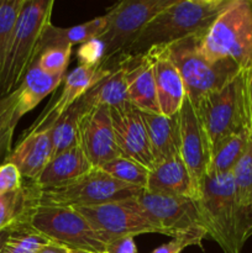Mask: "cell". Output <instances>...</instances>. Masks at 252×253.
Returning <instances> with one entry per match:
<instances>
[{
  "mask_svg": "<svg viewBox=\"0 0 252 253\" xmlns=\"http://www.w3.org/2000/svg\"><path fill=\"white\" fill-rule=\"evenodd\" d=\"M230 0H177L156 15L119 58L203 36ZM118 58V59H119Z\"/></svg>",
  "mask_w": 252,
  "mask_h": 253,
  "instance_id": "1",
  "label": "cell"
},
{
  "mask_svg": "<svg viewBox=\"0 0 252 253\" xmlns=\"http://www.w3.org/2000/svg\"><path fill=\"white\" fill-rule=\"evenodd\" d=\"M199 189L198 205L208 236L224 253H241L246 240L240 222L234 173L207 174Z\"/></svg>",
  "mask_w": 252,
  "mask_h": 253,
  "instance_id": "2",
  "label": "cell"
},
{
  "mask_svg": "<svg viewBox=\"0 0 252 253\" xmlns=\"http://www.w3.org/2000/svg\"><path fill=\"white\" fill-rule=\"evenodd\" d=\"M210 61L231 59L242 71L252 68V0H230L211 26L198 39Z\"/></svg>",
  "mask_w": 252,
  "mask_h": 253,
  "instance_id": "3",
  "label": "cell"
},
{
  "mask_svg": "<svg viewBox=\"0 0 252 253\" xmlns=\"http://www.w3.org/2000/svg\"><path fill=\"white\" fill-rule=\"evenodd\" d=\"M53 6V0L25 1L0 76V98L19 88L25 74L39 57L40 40L51 24Z\"/></svg>",
  "mask_w": 252,
  "mask_h": 253,
  "instance_id": "4",
  "label": "cell"
},
{
  "mask_svg": "<svg viewBox=\"0 0 252 253\" xmlns=\"http://www.w3.org/2000/svg\"><path fill=\"white\" fill-rule=\"evenodd\" d=\"M192 36L169 44L167 51L182 76L185 95L197 104L211 91L224 88L242 72L239 64L231 59L210 61L198 48V39Z\"/></svg>",
  "mask_w": 252,
  "mask_h": 253,
  "instance_id": "5",
  "label": "cell"
},
{
  "mask_svg": "<svg viewBox=\"0 0 252 253\" xmlns=\"http://www.w3.org/2000/svg\"><path fill=\"white\" fill-rule=\"evenodd\" d=\"M177 0H124L105 12L108 25L98 37L104 46L101 66L113 68L126 48L136 40L143 27Z\"/></svg>",
  "mask_w": 252,
  "mask_h": 253,
  "instance_id": "6",
  "label": "cell"
},
{
  "mask_svg": "<svg viewBox=\"0 0 252 253\" xmlns=\"http://www.w3.org/2000/svg\"><path fill=\"white\" fill-rule=\"evenodd\" d=\"M193 105L209 141L210 151L224 138L249 128L244 71L224 88L207 94Z\"/></svg>",
  "mask_w": 252,
  "mask_h": 253,
  "instance_id": "7",
  "label": "cell"
},
{
  "mask_svg": "<svg viewBox=\"0 0 252 253\" xmlns=\"http://www.w3.org/2000/svg\"><path fill=\"white\" fill-rule=\"evenodd\" d=\"M145 189L115 179L100 168H93L72 184L40 192V207L82 208L108 204L138 197Z\"/></svg>",
  "mask_w": 252,
  "mask_h": 253,
  "instance_id": "8",
  "label": "cell"
},
{
  "mask_svg": "<svg viewBox=\"0 0 252 253\" xmlns=\"http://www.w3.org/2000/svg\"><path fill=\"white\" fill-rule=\"evenodd\" d=\"M136 198L157 234L173 239L180 236H193L202 241L207 239L208 232L197 199L157 194L147 190H142Z\"/></svg>",
  "mask_w": 252,
  "mask_h": 253,
  "instance_id": "9",
  "label": "cell"
},
{
  "mask_svg": "<svg viewBox=\"0 0 252 253\" xmlns=\"http://www.w3.org/2000/svg\"><path fill=\"white\" fill-rule=\"evenodd\" d=\"M30 225L52 242L71 250L104 253L105 245L99 240L83 215L73 208L37 207L30 217Z\"/></svg>",
  "mask_w": 252,
  "mask_h": 253,
  "instance_id": "10",
  "label": "cell"
},
{
  "mask_svg": "<svg viewBox=\"0 0 252 253\" xmlns=\"http://www.w3.org/2000/svg\"><path fill=\"white\" fill-rule=\"evenodd\" d=\"M73 209L85 217L96 236L105 246L119 237L157 234V230L141 209L136 197L108 204Z\"/></svg>",
  "mask_w": 252,
  "mask_h": 253,
  "instance_id": "11",
  "label": "cell"
},
{
  "mask_svg": "<svg viewBox=\"0 0 252 253\" xmlns=\"http://www.w3.org/2000/svg\"><path fill=\"white\" fill-rule=\"evenodd\" d=\"M79 146L94 168L124 157L114 135L109 106L96 104L84 114L79 126Z\"/></svg>",
  "mask_w": 252,
  "mask_h": 253,
  "instance_id": "12",
  "label": "cell"
},
{
  "mask_svg": "<svg viewBox=\"0 0 252 253\" xmlns=\"http://www.w3.org/2000/svg\"><path fill=\"white\" fill-rule=\"evenodd\" d=\"M180 158L189 170L193 183L200 193V183L210 163V146L194 105L185 95L179 110Z\"/></svg>",
  "mask_w": 252,
  "mask_h": 253,
  "instance_id": "13",
  "label": "cell"
},
{
  "mask_svg": "<svg viewBox=\"0 0 252 253\" xmlns=\"http://www.w3.org/2000/svg\"><path fill=\"white\" fill-rule=\"evenodd\" d=\"M116 143L124 157L140 163L148 170L155 167L150 140L138 109L131 104L110 108Z\"/></svg>",
  "mask_w": 252,
  "mask_h": 253,
  "instance_id": "14",
  "label": "cell"
},
{
  "mask_svg": "<svg viewBox=\"0 0 252 253\" xmlns=\"http://www.w3.org/2000/svg\"><path fill=\"white\" fill-rule=\"evenodd\" d=\"M113 68L105 66H83L79 64L76 69L68 73L64 78V85L61 91V95L56 103L46 108V110L40 115L39 120L35 121L26 133L37 132V131L48 130L54 121L71 108L78 99H81L86 91L90 90L94 85L103 81L106 76L111 73Z\"/></svg>",
  "mask_w": 252,
  "mask_h": 253,
  "instance_id": "15",
  "label": "cell"
},
{
  "mask_svg": "<svg viewBox=\"0 0 252 253\" xmlns=\"http://www.w3.org/2000/svg\"><path fill=\"white\" fill-rule=\"evenodd\" d=\"M127 83L128 101L140 111L161 114L156 94L155 76H153V57L150 52L137 56L121 57Z\"/></svg>",
  "mask_w": 252,
  "mask_h": 253,
  "instance_id": "16",
  "label": "cell"
},
{
  "mask_svg": "<svg viewBox=\"0 0 252 253\" xmlns=\"http://www.w3.org/2000/svg\"><path fill=\"white\" fill-rule=\"evenodd\" d=\"M148 52L153 57V76L161 114L167 116L178 114L185 99L182 76L170 58L167 47L152 48Z\"/></svg>",
  "mask_w": 252,
  "mask_h": 253,
  "instance_id": "17",
  "label": "cell"
},
{
  "mask_svg": "<svg viewBox=\"0 0 252 253\" xmlns=\"http://www.w3.org/2000/svg\"><path fill=\"white\" fill-rule=\"evenodd\" d=\"M93 168L81 146L77 145L53 156L34 183L40 192L58 189L72 184Z\"/></svg>",
  "mask_w": 252,
  "mask_h": 253,
  "instance_id": "18",
  "label": "cell"
},
{
  "mask_svg": "<svg viewBox=\"0 0 252 253\" xmlns=\"http://www.w3.org/2000/svg\"><path fill=\"white\" fill-rule=\"evenodd\" d=\"M53 153L49 130L22 135L6 162L12 163L25 180L35 182L49 162Z\"/></svg>",
  "mask_w": 252,
  "mask_h": 253,
  "instance_id": "19",
  "label": "cell"
},
{
  "mask_svg": "<svg viewBox=\"0 0 252 253\" xmlns=\"http://www.w3.org/2000/svg\"><path fill=\"white\" fill-rule=\"evenodd\" d=\"M150 193L199 199L200 193L193 183L189 170L179 156L156 165L150 170L146 189Z\"/></svg>",
  "mask_w": 252,
  "mask_h": 253,
  "instance_id": "20",
  "label": "cell"
},
{
  "mask_svg": "<svg viewBox=\"0 0 252 253\" xmlns=\"http://www.w3.org/2000/svg\"><path fill=\"white\" fill-rule=\"evenodd\" d=\"M150 140L155 166L180 155L179 114H162L140 111Z\"/></svg>",
  "mask_w": 252,
  "mask_h": 253,
  "instance_id": "21",
  "label": "cell"
},
{
  "mask_svg": "<svg viewBox=\"0 0 252 253\" xmlns=\"http://www.w3.org/2000/svg\"><path fill=\"white\" fill-rule=\"evenodd\" d=\"M94 105H96V103L91 88L54 121L53 125L48 128L53 148L52 157L79 145V126L82 118Z\"/></svg>",
  "mask_w": 252,
  "mask_h": 253,
  "instance_id": "22",
  "label": "cell"
},
{
  "mask_svg": "<svg viewBox=\"0 0 252 253\" xmlns=\"http://www.w3.org/2000/svg\"><path fill=\"white\" fill-rule=\"evenodd\" d=\"M64 78L66 74L54 76L46 73L35 61L17 88V101L15 109L16 120L20 121L25 114L34 110L49 93L57 89Z\"/></svg>",
  "mask_w": 252,
  "mask_h": 253,
  "instance_id": "23",
  "label": "cell"
},
{
  "mask_svg": "<svg viewBox=\"0 0 252 253\" xmlns=\"http://www.w3.org/2000/svg\"><path fill=\"white\" fill-rule=\"evenodd\" d=\"M108 25L106 15L71 27H56L51 24L44 29L39 44V54L49 47H73L98 39Z\"/></svg>",
  "mask_w": 252,
  "mask_h": 253,
  "instance_id": "24",
  "label": "cell"
},
{
  "mask_svg": "<svg viewBox=\"0 0 252 253\" xmlns=\"http://www.w3.org/2000/svg\"><path fill=\"white\" fill-rule=\"evenodd\" d=\"M252 137L249 128L220 141L210 151V163L207 174H225L234 172L249 148Z\"/></svg>",
  "mask_w": 252,
  "mask_h": 253,
  "instance_id": "25",
  "label": "cell"
},
{
  "mask_svg": "<svg viewBox=\"0 0 252 253\" xmlns=\"http://www.w3.org/2000/svg\"><path fill=\"white\" fill-rule=\"evenodd\" d=\"M232 173L241 230L247 241L252 236V140Z\"/></svg>",
  "mask_w": 252,
  "mask_h": 253,
  "instance_id": "26",
  "label": "cell"
},
{
  "mask_svg": "<svg viewBox=\"0 0 252 253\" xmlns=\"http://www.w3.org/2000/svg\"><path fill=\"white\" fill-rule=\"evenodd\" d=\"M95 103L109 108H120L130 104L127 94L125 69L121 62H116L111 73L93 86Z\"/></svg>",
  "mask_w": 252,
  "mask_h": 253,
  "instance_id": "27",
  "label": "cell"
},
{
  "mask_svg": "<svg viewBox=\"0 0 252 253\" xmlns=\"http://www.w3.org/2000/svg\"><path fill=\"white\" fill-rule=\"evenodd\" d=\"M25 1L26 0H0V76Z\"/></svg>",
  "mask_w": 252,
  "mask_h": 253,
  "instance_id": "28",
  "label": "cell"
},
{
  "mask_svg": "<svg viewBox=\"0 0 252 253\" xmlns=\"http://www.w3.org/2000/svg\"><path fill=\"white\" fill-rule=\"evenodd\" d=\"M51 240L29 224L10 230L2 253H36Z\"/></svg>",
  "mask_w": 252,
  "mask_h": 253,
  "instance_id": "29",
  "label": "cell"
},
{
  "mask_svg": "<svg viewBox=\"0 0 252 253\" xmlns=\"http://www.w3.org/2000/svg\"><path fill=\"white\" fill-rule=\"evenodd\" d=\"M17 89L9 95L0 98V166L6 162L12 151V137L19 121L15 118Z\"/></svg>",
  "mask_w": 252,
  "mask_h": 253,
  "instance_id": "30",
  "label": "cell"
},
{
  "mask_svg": "<svg viewBox=\"0 0 252 253\" xmlns=\"http://www.w3.org/2000/svg\"><path fill=\"white\" fill-rule=\"evenodd\" d=\"M100 169L126 184L135 185L141 189H146L147 187L150 170L140 163L126 157L115 158L105 163L103 167H100Z\"/></svg>",
  "mask_w": 252,
  "mask_h": 253,
  "instance_id": "31",
  "label": "cell"
},
{
  "mask_svg": "<svg viewBox=\"0 0 252 253\" xmlns=\"http://www.w3.org/2000/svg\"><path fill=\"white\" fill-rule=\"evenodd\" d=\"M73 47H49L42 51L36 62L40 68L48 74H66Z\"/></svg>",
  "mask_w": 252,
  "mask_h": 253,
  "instance_id": "32",
  "label": "cell"
},
{
  "mask_svg": "<svg viewBox=\"0 0 252 253\" xmlns=\"http://www.w3.org/2000/svg\"><path fill=\"white\" fill-rule=\"evenodd\" d=\"M24 184V178L12 163L5 162L0 166V195L15 192Z\"/></svg>",
  "mask_w": 252,
  "mask_h": 253,
  "instance_id": "33",
  "label": "cell"
},
{
  "mask_svg": "<svg viewBox=\"0 0 252 253\" xmlns=\"http://www.w3.org/2000/svg\"><path fill=\"white\" fill-rule=\"evenodd\" d=\"M104 46L98 39L90 40L81 46L78 51L79 64L83 66H101Z\"/></svg>",
  "mask_w": 252,
  "mask_h": 253,
  "instance_id": "34",
  "label": "cell"
},
{
  "mask_svg": "<svg viewBox=\"0 0 252 253\" xmlns=\"http://www.w3.org/2000/svg\"><path fill=\"white\" fill-rule=\"evenodd\" d=\"M200 245H202V240L197 237L180 236L175 237L167 244L161 245L151 253H182L183 250L187 249L188 246H200Z\"/></svg>",
  "mask_w": 252,
  "mask_h": 253,
  "instance_id": "35",
  "label": "cell"
},
{
  "mask_svg": "<svg viewBox=\"0 0 252 253\" xmlns=\"http://www.w3.org/2000/svg\"><path fill=\"white\" fill-rule=\"evenodd\" d=\"M105 253H138V251L133 236H124L106 244Z\"/></svg>",
  "mask_w": 252,
  "mask_h": 253,
  "instance_id": "36",
  "label": "cell"
},
{
  "mask_svg": "<svg viewBox=\"0 0 252 253\" xmlns=\"http://www.w3.org/2000/svg\"><path fill=\"white\" fill-rule=\"evenodd\" d=\"M245 81V104H246L247 124L252 137V68L244 71Z\"/></svg>",
  "mask_w": 252,
  "mask_h": 253,
  "instance_id": "37",
  "label": "cell"
},
{
  "mask_svg": "<svg viewBox=\"0 0 252 253\" xmlns=\"http://www.w3.org/2000/svg\"><path fill=\"white\" fill-rule=\"evenodd\" d=\"M36 253H71V249L63 245L56 244V242H51V244L46 245L39 250Z\"/></svg>",
  "mask_w": 252,
  "mask_h": 253,
  "instance_id": "38",
  "label": "cell"
},
{
  "mask_svg": "<svg viewBox=\"0 0 252 253\" xmlns=\"http://www.w3.org/2000/svg\"><path fill=\"white\" fill-rule=\"evenodd\" d=\"M10 230H4V231H0V253L4 251L5 244H6V240L9 237Z\"/></svg>",
  "mask_w": 252,
  "mask_h": 253,
  "instance_id": "39",
  "label": "cell"
},
{
  "mask_svg": "<svg viewBox=\"0 0 252 253\" xmlns=\"http://www.w3.org/2000/svg\"><path fill=\"white\" fill-rule=\"evenodd\" d=\"M71 253H91L86 251H81V250H71Z\"/></svg>",
  "mask_w": 252,
  "mask_h": 253,
  "instance_id": "40",
  "label": "cell"
},
{
  "mask_svg": "<svg viewBox=\"0 0 252 253\" xmlns=\"http://www.w3.org/2000/svg\"><path fill=\"white\" fill-rule=\"evenodd\" d=\"M104 253H105V252H104Z\"/></svg>",
  "mask_w": 252,
  "mask_h": 253,
  "instance_id": "41",
  "label": "cell"
}]
</instances>
